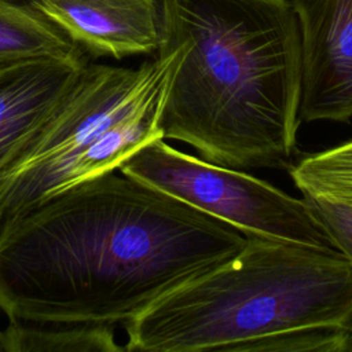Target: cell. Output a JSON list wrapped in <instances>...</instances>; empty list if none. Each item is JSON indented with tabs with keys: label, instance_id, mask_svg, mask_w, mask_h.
Masks as SVG:
<instances>
[{
	"label": "cell",
	"instance_id": "obj_1",
	"mask_svg": "<svg viewBox=\"0 0 352 352\" xmlns=\"http://www.w3.org/2000/svg\"><path fill=\"white\" fill-rule=\"evenodd\" d=\"M246 242L113 170L0 221V311L29 323L124 324Z\"/></svg>",
	"mask_w": 352,
	"mask_h": 352
},
{
	"label": "cell",
	"instance_id": "obj_2",
	"mask_svg": "<svg viewBox=\"0 0 352 352\" xmlns=\"http://www.w3.org/2000/svg\"><path fill=\"white\" fill-rule=\"evenodd\" d=\"M164 43L184 44L164 139L236 169L292 166L301 47L290 0H164Z\"/></svg>",
	"mask_w": 352,
	"mask_h": 352
},
{
	"label": "cell",
	"instance_id": "obj_3",
	"mask_svg": "<svg viewBox=\"0 0 352 352\" xmlns=\"http://www.w3.org/2000/svg\"><path fill=\"white\" fill-rule=\"evenodd\" d=\"M352 318V261L340 250L248 236L221 264L124 323L125 351L248 352L263 338Z\"/></svg>",
	"mask_w": 352,
	"mask_h": 352
},
{
	"label": "cell",
	"instance_id": "obj_4",
	"mask_svg": "<svg viewBox=\"0 0 352 352\" xmlns=\"http://www.w3.org/2000/svg\"><path fill=\"white\" fill-rule=\"evenodd\" d=\"M183 43H164L139 67L88 62L52 114L0 172V221L62 191L74 161L114 122L169 87Z\"/></svg>",
	"mask_w": 352,
	"mask_h": 352
},
{
	"label": "cell",
	"instance_id": "obj_5",
	"mask_svg": "<svg viewBox=\"0 0 352 352\" xmlns=\"http://www.w3.org/2000/svg\"><path fill=\"white\" fill-rule=\"evenodd\" d=\"M118 172L230 224L246 236L338 250L305 197L294 198L242 169L183 153L164 138L136 150Z\"/></svg>",
	"mask_w": 352,
	"mask_h": 352
},
{
	"label": "cell",
	"instance_id": "obj_6",
	"mask_svg": "<svg viewBox=\"0 0 352 352\" xmlns=\"http://www.w3.org/2000/svg\"><path fill=\"white\" fill-rule=\"evenodd\" d=\"M300 33V122L352 117V0H290Z\"/></svg>",
	"mask_w": 352,
	"mask_h": 352
},
{
	"label": "cell",
	"instance_id": "obj_7",
	"mask_svg": "<svg viewBox=\"0 0 352 352\" xmlns=\"http://www.w3.org/2000/svg\"><path fill=\"white\" fill-rule=\"evenodd\" d=\"M88 56L122 59L157 54L164 0H25Z\"/></svg>",
	"mask_w": 352,
	"mask_h": 352
},
{
	"label": "cell",
	"instance_id": "obj_8",
	"mask_svg": "<svg viewBox=\"0 0 352 352\" xmlns=\"http://www.w3.org/2000/svg\"><path fill=\"white\" fill-rule=\"evenodd\" d=\"M88 62L43 59L0 70V172L41 128Z\"/></svg>",
	"mask_w": 352,
	"mask_h": 352
},
{
	"label": "cell",
	"instance_id": "obj_9",
	"mask_svg": "<svg viewBox=\"0 0 352 352\" xmlns=\"http://www.w3.org/2000/svg\"><path fill=\"white\" fill-rule=\"evenodd\" d=\"M89 56L56 25L25 0H0V70L22 63Z\"/></svg>",
	"mask_w": 352,
	"mask_h": 352
},
{
	"label": "cell",
	"instance_id": "obj_10",
	"mask_svg": "<svg viewBox=\"0 0 352 352\" xmlns=\"http://www.w3.org/2000/svg\"><path fill=\"white\" fill-rule=\"evenodd\" d=\"M114 326L8 320L0 329L1 352H118Z\"/></svg>",
	"mask_w": 352,
	"mask_h": 352
},
{
	"label": "cell",
	"instance_id": "obj_11",
	"mask_svg": "<svg viewBox=\"0 0 352 352\" xmlns=\"http://www.w3.org/2000/svg\"><path fill=\"white\" fill-rule=\"evenodd\" d=\"M289 172L302 197L352 210V140L309 154Z\"/></svg>",
	"mask_w": 352,
	"mask_h": 352
}]
</instances>
